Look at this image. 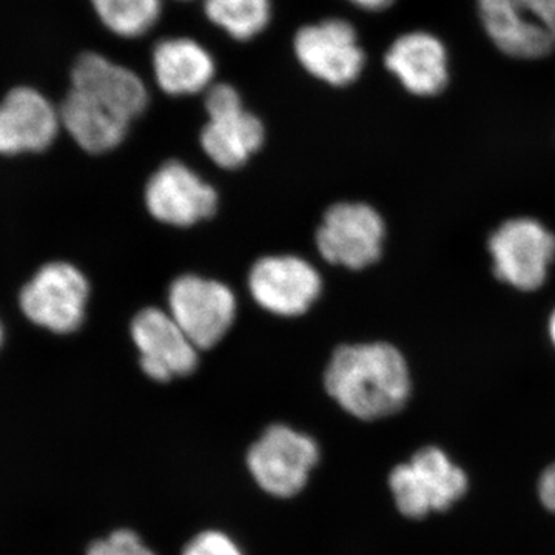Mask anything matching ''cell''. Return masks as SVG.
I'll return each instance as SVG.
<instances>
[{"mask_svg": "<svg viewBox=\"0 0 555 555\" xmlns=\"http://www.w3.org/2000/svg\"><path fill=\"white\" fill-rule=\"evenodd\" d=\"M385 238V219L374 207L338 203L324 214L317 247L331 264L361 270L378 261Z\"/></svg>", "mask_w": 555, "mask_h": 555, "instance_id": "7", "label": "cell"}, {"mask_svg": "<svg viewBox=\"0 0 555 555\" xmlns=\"http://www.w3.org/2000/svg\"><path fill=\"white\" fill-rule=\"evenodd\" d=\"M182 555H243L230 537L218 531H206L196 535L185 546Z\"/></svg>", "mask_w": 555, "mask_h": 555, "instance_id": "22", "label": "cell"}, {"mask_svg": "<svg viewBox=\"0 0 555 555\" xmlns=\"http://www.w3.org/2000/svg\"><path fill=\"white\" fill-rule=\"evenodd\" d=\"M547 332H550L551 341L555 346V308L550 317V323H547Z\"/></svg>", "mask_w": 555, "mask_h": 555, "instance_id": "25", "label": "cell"}, {"mask_svg": "<svg viewBox=\"0 0 555 555\" xmlns=\"http://www.w3.org/2000/svg\"><path fill=\"white\" fill-rule=\"evenodd\" d=\"M318 459L320 451L312 438L292 427L273 425L248 451L247 465L266 492L292 496L308 483Z\"/></svg>", "mask_w": 555, "mask_h": 555, "instance_id": "9", "label": "cell"}, {"mask_svg": "<svg viewBox=\"0 0 555 555\" xmlns=\"http://www.w3.org/2000/svg\"><path fill=\"white\" fill-rule=\"evenodd\" d=\"M208 20L233 39L248 40L268 27L272 16L270 0H206Z\"/></svg>", "mask_w": 555, "mask_h": 555, "instance_id": "19", "label": "cell"}, {"mask_svg": "<svg viewBox=\"0 0 555 555\" xmlns=\"http://www.w3.org/2000/svg\"><path fill=\"white\" fill-rule=\"evenodd\" d=\"M324 386L346 412L371 422L404 408L411 375L406 358L389 343L346 345L328 361Z\"/></svg>", "mask_w": 555, "mask_h": 555, "instance_id": "1", "label": "cell"}, {"mask_svg": "<svg viewBox=\"0 0 555 555\" xmlns=\"http://www.w3.org/2000/svg\"><path fill=\"white\" fill-rule=\"evenodd\" d=\"M130 334L142 371L155 382L188 377L198 366V347L166 310H141L131 321Z\"/></svg>", "mask_w": 555, "mask_h": 555, "instance_id": "10", "label": "cell"}, {"mask_svg": "<svg viewBox=\"0 0 555 555\" xmlns=\"http://www.w3.org/2000/svg\"><path fill=\"white\" fill-rule=\"evenodd\" d=\"M89 555H156L129 529H119L90 546Z\"/></svg>", "mask_w": 555, "mask_h": 555, "instance_id": "21", "label": "cell"}, {"mask_svg": "<svg viewBox=\"0 0 555 555\" xmlns=\"http://www.w3.org/2000/svg\"><path fill=\"white\" fill-rule=\"evenodd\" d=\"M0 345H2V326H0Z\"/></svg>", "mask_w": 555, "mask_h": 555, "instance_id": "26", "label": "cell"}, {"mask_svg": "<svg viewBox=\"0 0 555 555\" xmlns=\"http://www.w3.org/2000/svg\"><path fill=\"white\" fill-rule=\"evenodd\" d=\"M539 492L543 505L555 513V463L540 478Z\"/></svg>", "mask_w": 555, "mask_h": 555, "instance_id": "23", "label": "cell"}, {"mask_svg": "<svg viewBox=\"0 0 555 555\" xmlns=\"http://www.w3.org/2000/svg\"><path fill=\"white\" fill-rule=\"evenodd\" d=\"M492 42L503 53L537 60L555 49V0H478Z\"/></svg>", "mask_w": 555, "mask_h": 555, "instance_id": "6", "label": "cell"}, {"mask_svg": "<svg viewBox=\"0 0 555 555\" xmlns=\"http://www.w3.org/2000/svg\"><path fill=\"white\" fill-rule=\"evenodd\" d=\"M169 313L199 350L217 346L235 323L236 298L225 284L196 275L171 283Z\"/></svg>", "mask_w": 555, "mask_h": 555, "instance_id": "8", "label": "cell"}, {"mask_svg": "<svg viewBox=\"0 0 555 555\" xmlns=\"http://www.w3.org/2000/svg\"><path fill=\"white\" fill-rule=\"evenodd\" d=\"M61 124L76 144L93 155L112 152L127 137L130 122L93 98L72 89L62 102Z\"/></svg>", "mask_w": 555, "mask_h": 555, "instance_id": "18", "label": "cell"}, {"mask_svg": "<svg viewBox=\"0 0 555 555\" xmlns=\"http://www.w3.org/2000/svg\"><path fill=\"white\" fill-rule=\"evenodd\" d=\"M145 204L153 218L175 228H189L214 217L218 193L178 160L160 166L145 188Z\"/></svg>", "mask_w": 555, "mask_h": 555, "instance_id": "13", "label": "cell"}, {"mask_svg": "<svg viewBox=\"0 0 555 555\" xmlns=\"http://www.w3.org/2000/svg\"><path fill=\"white\" fill-rule=\"evenodd\" d=\"M72 89L93 98L129 122L142 115L149 104V91L137 73L91 51L75 62Z\"/></svg>", "mask_w": 555, "mask_h": 555, "instance_id": "15", "label": "cell"}, {"mask_svg": "<svg viewBox=\"0 0 555 555\" xmlns=\"http://www.w3.org/2000/svg\"><path fill=\"white\" fill-rule=\"evenodd\" d=\"M206 112L201 145L221 169H240L264 144V126L243 107L235 87L219 83L208 89Z\"/></svg>", "mask_w": 555, "mask_h": 555, "instance_id": "4", "label": "cell"}, {"mask_svg": "<svg viewBox=\"0 0 555 555\" xmlns=\"http://www.w3.org/2000/svg\"><path fill=\"white\" fill-rule=\"evenodd\" d=\"M153 72L156 82L166 93L173 96L195 94L210 89L215 61L196 40L166 39L153 51Z\"/></svg>", "mask_w": 555, "mask_h": 555, "instance_id": "17", "label": "cell"}, {"mask_svg": "<svg viewBox=\"0 0 555 555\" xmlns=\"http://www.w3.org/2000/svg\"><path fill=\"white\" fill-rule=\"evenodd\" d=\"M398 509L403 516L423 518L433 511H447L462 499L467 478L438 448H425L389 477Z\"/></svg>", "mask_w": 555, "mask_h": 555, "instance_id": "3", "label": "cell"}, {"mask_svg": "<svg viewBox=\"0 0 555 555\" xmlns=\"http://www.w3.org/2000/svg\"><path fill=\"white\" fill-rule=\"evenodd\" d=\"M98 17L120 38H139L158 22L163 0H91Z\"/></svg>", "mask_w": 555, "mask_h": 555, "instance_id": "20", "label": "cell"}, {"mask_svg": "<svg viewBox=\"0 0 555 555\" xmlns=\"http://www.w3.org/2000/svg\"><path fill=\"white\" fill-rule=\"evenodd\" d=\"M488 248L500 281L532 292L545 284L555 259V235L534 218H513L489 236Z\"/></svg>", "mask_w": 555, "mask_h": 555, "instance_id": "2", "label": "cell"}, {"mask_svg": "<svg viewBox=\"0 0 555 555\" xmlns=\"http://www.w3.org/2000/svg\"><path fill=\"white\" fill-rule=\"evenodd\" d=\"M323 281L306 259L278 255L258 259L248 273V291L262 309L280 317L308 312L320 297Z\"/></svg>", "mask_w": 555, "mask_h": 555, "instance_id": "11", "label": "cell"}, {"mask_svg": "<svg viewBox=\"0 0 555 555\" xmlns=\"http://www.w3.org/2000/svg\"><path fill=\"white\" fill-rule=\"evenodd\" d=\"M60 109L38 90L16 87L0 102V155L38 153L60 133Z\"/></svg>", "mask_w": 555, "mask_h": 555, "instance_id": "14", "label": "cell"}, {"mask_svg": "<svg viewBox=\"0 0 555 555\" xmlns=\"http://www.w3.org/2000/svg\"><path fill=\"white\" fill-rule=\"evenodd\" d=\"M386 67L416 96H436L448 86L447 50L427 33H409L397 39L387 51Z\"/></svg>", "mask_w": 555, "mask_h": 555, "instance_id": "16", "label": "cell"}, {"mask_svg": "<svg viewBox=\"0 0 555 555\" xmlns=\"http://www.w3.org/2000/svg\"><path fill=\"white\" fill-rule=\"evenodd\" d=\"M89 295V281L79 269L68 262H49L22 288L21 309L47 331L72 334L83 323Z\"/></svg>", "mask_w": 555, "mask_h": 555, "instance_id": "5", "label": "cell"}, {"mask_svg": "<svg viewBox=\"0 0 555 555\" xmlns=\"http://www.w3.org/2000/svg\"><path fill=\"white\" fill-rule=\"evenodd\" d=\"M350 2L356 3L360 9L379 11L392 5L396 0H350Z\"/></svg>", "mask_w": 555, "mask_h": 555, "instance_id": "24", "label": "cell"}, {"mask_svg": "<svg viewBox=\"0 0 555 555\" xmlns=\"http://www.w3.org/2000/svg\"><path fill=\"white\" fill-rule=\"evenodd\" d=\"M295 54L306 72L335 87L357 80L366 62L356 30L341 20L302 27L295 36Z\"/></svg>", "mask_w": 555, "mask_h": 555, "instance_id": "12", "label": "cell"}]
</instances>
